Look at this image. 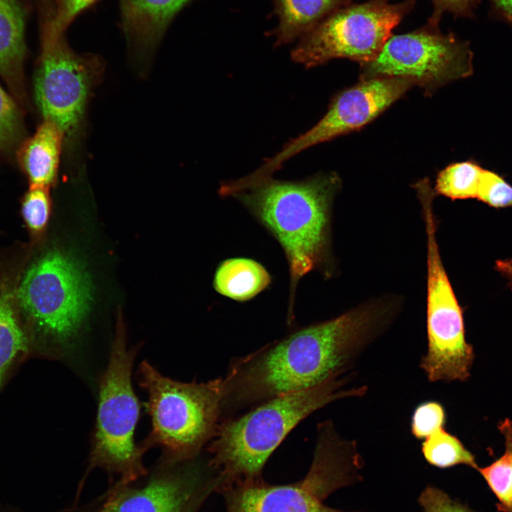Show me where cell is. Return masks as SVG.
I'll list each match as a JSON object with an SVG mask.
<instances>
[{
	"instance_id": "cell-23",
	"label": "cell",
	"mask_w": 512,
	"mask_h": 512,
	"mask_svg": "<svg viewBox=\"0 0 512 512\" xmlns=\"http://www.w3.org/2000/svg\"><path fill=\"white\" fill-rule=\"evenodd\" d=\"M482 171L470 161L450 164L438 174L434 190L453 200L476 198Z\"/></svg>"
},
{
	"instance_id": "cell-11",
	"label": "cell",
	"mask_w": 512,
	"mask_h": 512,
	"mask_svg": "<svg viewBox=\"0 0 512 512\" xmlns=\"http://www.w3.org/2000/svg\"><path fill=\"white\" fill-rule=\"evenodd\" d=\"M413 85L394 77L361 79L357 84L338 92L325 115L311 129L292 139L256 171L258 177L270 176L289 159L317 144L324 142L368 124Z\"/></svg>"
},
{
	"instance_id": "cell-19",
	"label": "cell",
	"mask_w": 512,
	"mask_h": 512,
	"mask_svg": "<svg viewBox=\"0 0 512 512\" xmlns=\"http://www.w3.org/2000/svg\"><path fill=\"white\" fill-rule=\"evenodd\" d=\"M271 283V276L258 262L235 257L223 261L217 267L213 287L220 294L238 302L251 299Z\"/></svg>"
},
{
	"instance_id": "cell-25",
	"label": "cell",
	"mask_w": 512,
	"mask_h": 512,
	"mask_svg": "<svg viewBox=\"0 0 512 512\" xmlns=\"http://www.w3.org/2000/svg\"><path fill=\"white\" fill-rule=\"evenodd\" d=\"M50 212V202L46 188L30 187L21 204V214L30 234L38 237L45 230Z\"/></svg>"
},
{
	"instance_id": "cell-14",
	"label": "cell",
	"mask_w": 512,
	"mask_h": 512,
	"mask_svg": "<svg viewBox=\"0 0 512 512\" xmlns=\"http://www.w3.org/2000/svg\"><path fill=\"white\" fill-rule=\"evenodd\" d=\"M30 11L28 0H0V75L21 105L27 100L25 31Z\"/></svg>"
},
{
	"instance_id": "cell-27",
	"label": "cell",
	"mask_w": 512,
	"mask_h": 512,
	"mask_svg": "<svg viewBox=\"0 0 512 512\" xmlns=\"http://www.w3.org/2000/svg\"><path fill=\"white\" fill-rule=\"evenodd\" d=\"M476 198L494 208H512V186L496 173L483 169Z\"/></svg>"
},
{
	"instance_id": "cell-3",
	"label": "cell",
	"mask_w": 512,
	"mask_h": 512,
	"mask_svg": "<svg viewBox=\"0 0 512 512\" xmlns=\"http://www.w3.org/2000/svg\"><path fill=\"white\" fill-rule=\"evenodd\" d=\"M353 373L262 402L243 415L220 421L210 439L211 463L233 477L257 476L282 440L305 417L331 402L362 397L367 387L346 388Z\"/></svg>"
},
{
	"instance_id": "cell-17",
	"label": "cell",
	"mask_w": 512,
	"mask_h": 512,
	"mask_svg": "<svg viewBox=\"0 0 512 512\" xmlns=\"http://www.w3.org/2000/svg\"><path fill=\"white\" fill-rule=\"evenodd\" d=\"M64 139L53 122L43 120L35 133L20 144L17 158L30 187L47 188L54 182Z\"/></svg>"
},
{
	"instance_id": "cell-30",
	"label": "cell",
	"mask_w": 512,
	"mask_h": 512,
	"mask_svg": "<svg viewBox=\"0 0 512 512\" xmlns=\"http://www.w3.org/2000/svg\"><path fill=\"white\" fill-rule=\"evenodd\" d=\"M494 15L512 27V0H491Z\"/></svg>"
},
{
	"instance_id": "cell-15",
	"label": "cell",
	"mask_w": 512,
	"mask_h": 512,
	"mask_svg": "<svg viewBox=\"0 0 512 512\" xmlns=\"http://www.w3.org/2000/svg\"><path fill=\"white\" fill-rule=\"evenodd\" d=\"M194 0H119L120 25L129 46L141 55L151 53L168 26Z\"/></svg>"
},
{
	"instance_id": "cell-22",
	"label": "cell",
	"mask_w": 512,
	"mask_h": 512,
	"mask_svg": "<svg viewBox=\"0 0 512 512\" xmlns=\"http://www.w3.org/2000/svg\"><path fill=\"white\" fill-rule=\"evenodd\" d=\"M422 452L430 464L438 468L446 469L458 464L466 465L475 469L479 466L474 455L457 437L447 432L444 427L437 430L424 439Z\"/></svg>"
},
{
	"instance_id": "cell-9",
	"label": "cell",
	"mask_w": 512,
	"mask_h": 512,
	"mask_svg": "<svg viewBox=\"0 0 512 512\" xmlns=\"http://www.w3.org/2000/svg\"><path fill=\"white\" fill-rule=\"evenodd\" d=\"M427 234V348L420 363L430 382L465 381L474 354L466 342L462 309L440 258L432 210L425 212Z\"/></svg>"
},
{
	"instance_id": "cell-13",
	"label": "cell",
	"mask_w": 512,
	"mask_h": 512,
	"mask_svg": "<svg viewBox=\"0 0 512 512\" xmlns=\"http://www.w3.org/2000/svg\"><path fill=\"white\" fill-rule=\"evenodd\" d=\"M191 493L188 477L164 470L142 486L117 484L95 512H183Z\"/></svg>"
},
{
	"instance_id": "cell-8",
	"label": "cell",
	"mask_w": 512,
	"mask_h": 512,
	"mask_svg": "<svg viewBox=\"0 0 512 512\" xmlns=\"http://www.w3.org/2000/svg\"><path fill=\"white\" fill-rule=\"evenodd\" d=\"M473 54L468 43L439 24L427 22L407 33L391 35L378 54L361 63V79L400 78L430 95L440 87L473 73Z\"/></svg>"
},
{
	"instance_id": "cell-21",
	"label": "cell",
	"mask_w": 512,
	"mask_h": 512,
	"mask_svg": "<svg viewBox=\"0 0 512 512\" xmlns=\"http://www.w3.org/2000/svg\"><path fill=\"white\" fill-rule=\"evenodd\" d=\"M498 428L505 440L503 454L491 464L477 467L497 499L500 512H512V421L505 419Z\"/></svg>"
},
{
	"instance_id": "cell-5",
	"label": "cell",
	"mask_w": 512,
	"mask_h": 512,
	"mask_svg": "<svg viewBox=\"0 0 512 512\" xmlns=\"http://www.w3.org/2000/svg\"><path fill=\"white\" fill-rule=\"evenodd\" d=\"M139 383L147 394L151 431L139 445L158 446L163 464L193 457L210 441L222 415L223 378L182 383L161 375L148 361L141 363Z\"/></svg>"
},
{
	"instance_id": "cell-32",
	"label": "cell",
	"mask_w": 512,
	"mask_h": 512,
	"mask_svg": "<svg viewBox=\"0 0 512 512\" xmlns=\"http://www.w3.org/2000/svg\"><path fill=\"white\" fill-rule=\"evenodd\" d=\"M5 512H23V511L16 506H6Z\"/></svg>"
},
{
	"instance_id": "cell-16",
	"label": "cell",
	"mask_w": 512,
	"mask_h": 512,
	"mask_svg": "<svg viewBox=\"0 0 512 512\" xmlns=\"http://www.w3.org/2000/svg\"><path fill=\"white\" fill-rule=\"evenodd\" d=\"M19 277L13 270H6L0 279V391L18 367L31 358L16 304Z\"/></svg>"
},
{
	"instance_id": "cell-6",
	"label": "cell",
	"mask_w": 512,
	"mask_h": 512,
	"mask_svg": "<svg viewBox=\"0 0 512 512\" xmlns=\"http://www.w3.org/2000/svg\"><path fill=\"white\" fill-rule=\"evenodd\" d=\"M118 326L108 363L98 385L96 422L92 434L88 470L100 467L119 476L127 484L146 474L145 452L136 445L134 434L140 405L132 384L136 348H128L125 331Z\"/></svg>"
},
{
	"instance_id": "cell-10",
	"label": "cell",
	"mask_w": 512,
	"mask_h": 512,
	"mask_svg": "<svg viewBox=\"0 0 512 512\" xmlns=\"http://www.w3.org/2000/svg\"><path fill=\"white\" fill-rule=\"evenodd\" d=\"M104 63L93 54H78L65 36L41 48L33 80L34 96L43 120L53 122L65 139L78 132L94 86Z\"/></svg>"
},
{
	"instance_id": "cell-18",
	"label": "cell",
	"mask_w": 512,
	"mask_h": 512,
	"mask_svg": "<svg viewBox=\"0 0 512 512\" xmlns=\"http://www.w3.org/2000/svg\"><path fill=\"white\" fill-rule=\"evenodd\" d=\"M351 0H273L277 26L268 32L274 46H279L299 39L324 18Z\"/></svg>"
},
{
	"instance_id": "cell-4",
	"label": "cell",
	"mask_w": 512,
	"mask_h": 512,
	"mask_svg": "<svg viewBox=\"0 0 512 512\" xmlns=\"http://www.w3.org/2000/svg\"><path fill=\"white\" fill-rule=\"evenodd\" d=\"M90 296L85 272L62 252L50 250L29 265L16 299L31 358L59 360L71 352Z\"/></svg>"
},
{
	"instance_id": "cell-2",
	"label": "cell",
	"mask_w": 512,
	"mask_h": 512,
	"mask_svg": "<svg viewBox=\"0 0 512 512\" xmlns=\"http://www.w3.org/2000/svg\"><path fill=\"white\" fill-rule=\"evenodd\" d=\"M338 183L336 174L329 173L299 181L239 178L219 187L221 196L239 201L281 245L289 271V323L299 280L324 257L329 206Z\"/></svg>"
},
{
	"instance_id": "cell-1",
	"label": "cell",
	"mask_w": 512,
	"mask_h": 512,
	"mask_svg": "<svg viewBox=\"0 0 512 512\" xmlns=\"http://www.w3.org/2000/svg\"><path fill=\"white\" fill-rule=\"evenodd\" d=\"M385 321L377 311H350L235 360L223 378L222 412L345 375L382 332Z\"/></svg>"
},
{
	"instance_id": "cell-20",
	"label": "cell",
	"mask_w": 512,
	"mask_h": 512,
	"mask_svg": "<svg viewBox=\"0 0 512 512\" xmlns=\"http://www.w3.org/2000/svg\"><path fill=\"white\" fill-rule=\"evenodd\" d=\"M98 0H36L41 48L53 44L73 21Z\"/></svg>"
},
{
	"instance_id": "cell-28",
	"label": "cell",
	"mask_w": 512,
	"mask_h": 512,
	"mask_svg": "<svg viewBox=\"0 0 512 512\" xmlns=\"http://www.w3.org/2000/svg\"><path fill=\"white\" fill-rule=\"evenodd\" d=\"M418 502L424 512H474L433 486H427L422 491Z\"/></svg>"
},
{
	"instance_id": "cell-7",
	"label": "cell",
	"mask_w": 512,
	"mask_h": 512,
	"mask_svg": "<svg viewBox=\"0 0 512 512\" xmlns=\"http://www.w3.org/2000/svg\"><path fill=\"white\" fill-rule=\"evenodd\" d=\"M415 0L390 4L370 0L335 11L299 38L291 51L293 61L312 68L334 58L363 63L373 60L392 31L413 8Z\"/></svg>"
},
{
	"instance_id": "cell-24",
	"label": "cell",
	"mask_w": 512,
	"mask_h": 512,
	"mask_svg": "<svg viewBox=\"0 0 512 512\" xmlns=\"http://www.w3.org/2000/svg\"><path fill=\"white\" fill-rule=\"evenodd\" d=\"M24 135L21 110L15 99L0 85V152L18 146Z\"/></svg>"
},
{
	"instance_id": "cell-29",
	"label": "cell",
	"mask_w": 512,
	"mask_h": 512,
	"mask_svg": "<svg viewBox=\"0 0 512 512\" xmlns=\"http://www.w3.org/2000/svg\"><path fill=\"white\" fill-rule=\"evenodd\" d=\"M434 9L428 21L439 24L444 12L452 13L455 17L472 18L478 0H432Z\"/></svg>"
},
{
	"instance_id": "cell-12",
	"label": "cell",
	"mask_w": 512,
	"mask_h": 512,
	"mask_svg": "<svg viewBox=\"0 0 512 512\" xmlns=\"http://www.w3.org/2000/svg\"><path fill=\"white\" fill-rule=\"evenodd\" d=\"M350 483L341 464L329 457L316 456L302 483L242 486L228 496L227 512H345L324 505L323 500Z\"/></svg>"
},
{
	"instance_id": "cell-31",
	"label": "cell",
	"mask_w": 512,
	"mask_h": 512,
	"mask_svg": "<svg viewBox=\"0 0 512 512\" xmlns=\"http://www.w3.org/2000/svg\"><path fill=\"white\" fill-rule=\"evenodd\" d=\"M496 268L508 280L512 289V257L496 261Z\"/></svg>"
},
{
	"instance_id": "cell-26",
	"label": "cell",
	"mask_w": 512,
	"mask_h": 512,
	"mask_svg": "<svg viewBox=\"0 0 512 512\" xmlns=\"http://www.w3.org/2000/svg\"><path fill=\"white\" fill-rule=\"evenodd\" d=\"M446 413L444 407L436 401L420 404L414 410L412 421V434L417 439H425L437 430L444 427Z\"/></svg>"
}]
</instances>
